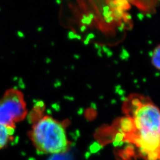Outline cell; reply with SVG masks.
<instances>
[{"instance_id":"8992f818","label":"cell","mask_w":160,"mask_h":160,"mask_svg":"<svg viewBox=\"0 0 160 160\" xmlns=\"http://www.w3.org/2000/svg\"><path fill=\"white\" fill-rule=\"evenodd\" d=\"M151 63L156 69H160V46L159 44L155 47L151 53Z\"/></svg>"},{"instance_id":"277c9868","label":"cell","mask_w":160,"mask_h":160,"mask_svg":"<svg viewBox=\"0 0 160 160\" xmlns=\"http://www.w3.org/2000/svg\"><path fill=\"white\" fill-rule=\"evenodd\" d=\"M15 129L0 124V151L6 148L14 139Z\"/></svg>"},{"instance_id":"3957f363","label":"cell","mask_w":160,"mask_h":160,"mask_svg":"<svg viewBox=\"0 0 160 160\" xmlns=\"http://www.w3.org/2000/svg\"><path fill=\"white\" fill-rule=\"evenodd\" d=\"M28 115V109L23 92L10 88L0 97V124L15 129L17 123Z\"/></svg>"},{"instance_id":"7a4b0ae2","label":"cell","mask_w":160,"mask_h":160,"mask_svg":"<svg viewBox=\"0 0 160 160\" xmlns=\"http://www.w3.org/2000/svg\"><path fill=\"white\" fill-rule=\"evenodd\" d=\"M29 137L36 150L45 154H60L67 151L68 139L63 125L50 116L34 120Z\"/></svg>"},{"instance_id":"6da1fadb","label":"cell","mask_w":160,"mask_h":160,"mask_svg":"<svg viewBox=\"0 0 160 160\" xmlns=\"http://www.w3.org/2000/svg\"><path fill=\"white\" fill-rule=\"evenodd\" d=\"M126 112L132 129L129 138L146 160L160 158V111L147 97L135 95L129 98Z\"/></svg>"},{"instance_id":"5b68a950","label":"cell","mask_w":160,"mask_h":160,"mask_svg":"<svg viewBox=\"0 0 160 160\" xmlns=\"http://www.w3.org/2000/svg\"><path fill=\"white\" fill-rule=\"evenodd\" d=\"M159 0H128L135 6L141 12L145 13H152L155 10Z\"/></svg>"}]
</instances>
